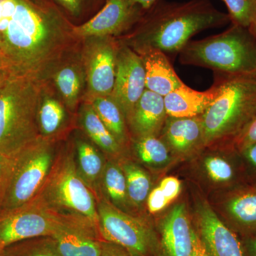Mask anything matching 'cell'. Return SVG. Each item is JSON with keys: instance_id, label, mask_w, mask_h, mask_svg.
<instances>
[{"instance_id": "obj_27", "label": "cell", "mask_w": 256, "mask_h": 256, "mask_svg": "<svg viewBox=\"0 0 256 256\" xmlns=\"http://www.w3.org/2000/svg\"><path fill=\"white\" fill-rule=\"evenodd\" d=\"M4 256H62L52 236L25 239L4 248Z\"/></svg>"}, {"instance_id": "obj_25", "label": "cell", "mask_w": 256, "mask_h": 256, "mask_svg": "<svg viewBox=\"0 0 256 256\" xmlns=\"http://www.w3.org/2000/svg\"><path fill=\"white\" fill-rule=\"evenodd\" d=\"M127 184L128 197L132 206L139 208L148 198L151 188L149 175L140 166L130 160L118 162Z\"/></svg>"}, {"instance_id": "obj_1", "label": "cell", "mask_w": 256, "mask_h": 256, "mask_svg": "<svg viewBox=\"0 0 256 256\" xmlns=\"http://www.w3.org/2000/svg\"><path fill=\"white\" fill-rule=\"evenodd\" d=\"M68 35L54 12L32 0H0V58L11 75L38 78L62 53Z\"/></svg>"}, {"instance_id": "obj_42", "label": "cell", "mask_w": 256, "mask_h": 256, "mask_svg": "<svg viewBox=\"0 0 256 256\" xmlns=\"http://www.w3.org/2000/svg\"><path fill=\"white\" fill-rule=\"evenodd\" d=\"M10 75L11 74L6 70H2L0 72V89L4 85L5 82L9 78Z\"/></svg>"}, {"instance_id": "obj_31", "label": "cell", "mask_w": 256, "mask_h": 256, "mask_svg": "<svg viewBox=\"0 0 256 256\" xmlns=\"http://www.w3.org/2000/svg\"><path fill=\"white\" fill-rule=\"evenodd\" d=\"M204 166L207 174L216 182L234 183L238 178L235 164L222 156H207L204 161Z\"/></svg>"}, {"instance_id": "obj_46", "label": "cell", "mask_w": 256, "mask_h": 256, "mask_svg": "<svg viewBox=\"0 0 256 256\" xmlns=\"http://www.w3.org/2000/svg\"><path fill=\"white\" fill-rule=\"evenodd\" d=\"M32 2H34V3H36V4H38V0H32Z\"/></svg>"}, {"instance_id": "obj_8", "label": "cell", "mask_w": 256, "mask_h": 256, "mask_svg": "<svg viewBox=\"0 0 256 256\" xmlns=\"http://www.w3.org/2000/svg\"><path fill=\"white\" fill-rule=\"evenodd\" d=\"M99 232L108 242L124 248L134 256H149L156 237L144 220L116 208L105 198L97 200Z\"/></svg>"}, {"instance_id": "obj_15", "label": "cell", "mask_w": 256, "mask_h": 256, "mask_svg": "<svg viewBox=\"0 0 256 256\" xmlns=\"http://www.w3.org/2000/svg\"><path fill=\"white\" fill-rule=\"evenodd\" d=\"M168 117L164 97L146 89L127 122L136 139L148 136L158 137Z\"/></svg>"}, {"instance_id": "obj_24", "label": "cell", "mask_w": 256, "mask_h": 256, "mask_svg": "<svg viewBox=\"0 0 256 256\" xmlns=\"http://www.w3.org/2000/svg\"><path fill=\"white\" fill-rule=\"evenodd\" d=\"M90 104L99 118L121 146L127 143L128 131L126 118L110 96L90 98Z\"/></svg>"}, {"instance_id": "obj_6", "label": "cell", "mask_w": 256, "mask_h": 256, "mask_svg": "<svg viewBox=\"0 0 256 256\" xmlns=\"http://www.w3.org/2000/svg\"><path fill=\"white\" fill-rule=\"evenodd\" d=\"M34 198L60 214L84 216L98 226L97 200L79 174L75 154L60 152Z\"/></svg>"}, {"instance_id": "obj_14", "label": "cell", "mask_w": 256, "mask_h": 256, "mask_svg": "<svg viewBox=\"0 0 256 256\" xmlns=\"http://www.w3.org/2000/svg\"><path fill=\"white\" fill-rule=\"evenodd\" d=\"M200 236L212 256H246L244 245L232 228L217 216L206 202L198 210Z\"/></svg>"}, {"instance_id": "obj_9", "label": "cell", "mask_w": 256, "mask_h": 256, "mask_svg": "<svg viewBox=\"0 0 256 256\" xmlns=\"http://www.w3.org/2000/svg\"><path fill=\"white\" fill-rule=\"evenodd\" d=\"M62 214L36 198L14 210L0 212V244L5 248L25 239L52 236Z\"/></svg>"}, {"instance_id": "obj_40", "label": "cell", "mask_w": 256, "mask_h": 256, "mask_svg": "<svg viewBox=\"0 0 256 256\" xmlns=\"http://www.w3.org/2000/svg\"><path fill=\"white\" fill-rule=\"evenodd\" d=\"M244 248L246 256H256V235L247 237L246 242Z\"/></svg>"}, {"instance_id": "obj_12", "label": "cell", "mask_w": 256, "mask_h": 256, "mask_svg": "<svg viewBox=\"0 0 256 256\" xmlns=\"http://www.w3.org/2000/svg\"><path fill=\"white\" fill-rule=\"evenodd\" d=\"M146 89V72L140 56L120 42L116 80L110 96L126 121Z\"/></svg>"}, {"instance_id": "obj_39", "label": "cell", "mask_w": 256, "mask_h": 256, "mask_svg": "<svg viewBox=\"0 0 256 256\" xmlns=\"http://www.w3.org/2000/svg\"><path fill=\"white\" fill-rule=\"evenodd\" d=\"M57 2L74 16H78L82 12V0H56Z\"/></svg>"}, {"instance_id": "obj_41", "label": "cell", "mask_w": 256, "mask_h": 256, "mask_svg": "<svg viewBox=\"0 0 256 256\" xmlns=\"http://www.w3.org/2000/svg\"><path fill=\"white\" fill-rule=\"evenodd\" d=\"M128 1L133 4L138 5L146 11L150 9L158 0H128Z\"/></svg>"}, {"instance_id": "obj_28", "label": "cell", "mask_w": 256, "mask_h": 256, "mask_svg": "<svg viewBox=\"0 0 256 256\" xmlns=\"http://www.w3.org/2000/svg\"><path fill=\"white\" fill-rule=\"evenodd\" d=\"M54 80L66 104L74 110L78 104L82 86V79L78 68L67 65L56 72Z\"/></svg>"}, {"instance_id": "obj_44", "label": "cell", "mask_w": 256, "mask_h": 256, "mask_svg": "<svg viewBox=\"0 0 256 256\" xmlns=\"http://www.w3.org/2000/svg\"><path fill=\"white\" fill-rule=\"evenodd\" d=\"M2 70H6V69L5 68V66L4 63H3L2 60L1 58H0V72Z\"/></svg>"}, {"instance_id": "obj_17", "label": "cell", "mask_w": 256, "mask_h": 256, "mask_svg": "<svg viewBox=\"0 0 256 256\" xmlns=\"http://www.w3.org/2000/svg\"><path fill=\"white\" fill-rule=\"evenodd\" d=\"M218 94L215 84L205 92L194 90L184 84L164 97L169 117L193 118L204 114Z\"/></svg>"}, {"instance_id": "obj_7", "label": "cell", "mask_w": 256, "mask_h": 256, "mask_svg": "<svg viewBox=\"0 0 256 256\" xmlns=\"http://www.w3.org/2000/svg\"><path fill=\"white\" fill-rule=\"evenodd\" d=\"M56 156L52 140L42 136L18 152L0 212L14 210L32 201L48 178Z\"/></svg>"}, {"instance_id": "obj_36", "label": "cell", "mask_w": 256, "mask_h": 256, "mask_svg": "<svg viewBox=\"0 0 256 256\" xmlns=\"http://www.w3.org/2000/svg\"><path fill=\"white\" fill-rule=\"evenodd\" d=\"M190 256H212L196 230L192 232V248Z\"/></svg>"}, {"instance_id": "obj_16", "label": "cell", "mask_w": 256, "mask_h": 256, "mask_svg": "<svg viewBox=\"0 0 256 256\" xmlns=\"http://www.w3.org/2000/svg\"><path fill=\"white\" fill-rule=\"evenodd\" d=\"M192 232L185 205L173 207L162 224V244L166 256H190Z\"/></svg>"}, {"instance_id": "obj_47", "label": "cell", "mask_w": 256, "mask_h": 256, "mask_svg": "<svg viewBox=\"0 0 256 256\" xmlns=\"http://www.w3.org/2000/svg\"><path fill=\"white\" fill-rule=\"evenodd\" d=\"M0 210H1V208H0Z\"/></svg>"}, {"instance_id": "obj_45", "label": "cell", "mask_w": 256, "mask_h": 256, "mask_svg": "<svg viewBox=\"0 0 256 256\" xmlns=\"http://www.w3.org/2000/svg\"><path fill=\"white\" fill-rule=\"evenodd\" d=\"M4 247L0 244V256H4Z\"/></svg>"}, {"instance_id": "obj_21", "label": "cell", "mask_w": 256, "mask_h": 256, "mask_svg": "<svg viewBox=\"0 0 256 256\" xmlns=\"http://www.w3.org/2000/svg\"><path fill=\"white\" fill-rule=\"evenodd\" d=\"M75 159L79 174L95 195L100 198V180L106 160L104 154L92 143L84 139L76 140Z\"/></svg>"}, {"instance_id": "obj_11", "label": "cell", "mask_w": 256, "mask_h": 256, "mask_svg": "<svg viewBox=\"0 0 256 256\" xmlns=\"http://www.w3.org/2000/svg\"><path fill=\"white\" fill-rule=\"evenodd\" d=\"M62 256H100L102 242L98 226L84 216L63 214L52 236Z\"/></svg>"}, {"instance_id": "obj_19", "label": "cell", "mask_w": 256, "mask_h": 256, "mask_svg": "<svg viewBox=\"0 0 256 256\" xmlns=\"http://www.w3.org/2000/svg\"><path fill=\"white\" fill-rule=\"evenodd\" d=\"M139 55L146 72V89L164 97L183 85L164 52L149 50Z\"/></svg>"}, {"instance_id": "obj_20", "label": "cell", "mask_w": 256, "mask_h": 256, "mask_svg": "<svg viewBox=\"0 0 256 256\" xmlns=\"http://www.w3.org/2000/svg\"><path fill=\"white\" fill-rule=\"evenodd\" d=\"M224 208L240 233L247 237L256 235V184L236 188L227 197Z\"/></svg>"}, {"instance_id": "obj_18", "label": "cell", "mask_w": 256, "mask_h": 256, "mask_svg": "<svg viewBox=\"0 0 256 256\" xmlns=\"http://www.w3.org/2000/svg\"><path fill=\"white\" fill-rule=\"evenodd\" d=\"M161 139L175 152L184 154L205 146L202 116L193 118L168 116L163 128Z\"/></svg>"}, {"instance_id": "obj_38", "label": "cell", "mask_w": 256, "mask_h": 256, "mask_svg": "<svg viewBox=\"0 0 256 256\" xmlns=\"http://www.w3.org/2000/svg\"><path fill=\"white\" fill-rule=\"evenodd\" d=\"M242 159L245 160L249 169L252 170V174L256 178V143L248 146L245 150L240 152Z\"/></svg>"}, {"instance_id": "obj_5", "label": "cell", "mask_w": 256, "mask_h": 256, "mask_svg": "<svg viewBox=\"0 0 256 256\" xmlns=\"http://www.w3.org/2000/svg\"><path fill=\"white\" fill-rule=\"evenodd\" d=\"M180 62L220 75L256 78V42L248 28L232 24L220 34L188 42Z\"/></svg>"}, {"instance_id": "obj_3", "label": "cell", "mask_w": 256, "mask_h": 256, "mask_svg": "<svg viewBox=\"0 0 256 256\" xmlns=\"http://www.w3.org/2000/svg\"><path fill=\"white\" fill-rule=\"evenodd\" d=\"M41 100L38 78L10 75L0 89V152L14 156L41 137L37 119Z\"/></svg>"}, {"instance_id": "obj_32", "label": "cell", "mask_w": 256, "mask_h": 256, "mask_svg": "<svg viewBox=\"0 0 256 256\" xmlns=\"http://www.w3.org/2000/svg\"><path fill=\"white\" fill-rule=\"evenodd\" d=\"M15 156L0 152V208L14 169Z\"/></svg>"}, {"instance_id": "obj_29", "label": "cell", "mask_w": 256, "mask_h": 256, "mask_svg": "<svg viewBox=\"0 0 256 256\" xmlns=\"http://www.w3.org/2000/svg\"><path fill=\"white\" fill-rule=\"evenodd\" d=\"M134 150L144 164L159 166L170 162V150L161 138L148 136L134 140Z\"/></svg>"}, {"instance_id": "obj_4", "label": "cell", "mask_w": 256, "mask_h": 256, "mask_svg": "<svg viewBox=\"0 0 256 256\" xmlns=\"http://www.w3.org/2000/svg\"><path fill=\"white\" fill-rule=\"evenodd\" d=\"M218 94L202 116L205 146L234 140L256 116V78L215 74Z\"/></svg>"}, {"instance_id": "obj_37", "label": "cell", "mask_w": 256, "mask_h": 256, "mask_svg": "<svg viewBox=\"0 0 256 256\" xmlns=\"http://www.w3.org/2000/svg\"><path fill=\"white\" fill-rule=\"evenodd\" d=\"M100 256H134L124 248L112 242H102V252Z\"/></svg>"}, {"instance_id": "obj_43", "label": "cell", "mask_w": 256, "mask_h": 256, "mask_svg": "<svg viewBox=\"0 0 256 256\" xmlns=\"http://www.w3.org/2000/svg\"><path fill=\"white\" fill-rule=\"evenodd\" d=\"M249 31L254 37L256 42V22L254 23V24L252 25L250 28H248Z\"/></svg>"}, {"instance_id": "obj_35", "label": "cell", "mask_w": 256, "mask_h": 256, "mask_svg": "<svg viewBox=\"0 0 256 256\" xmlns=\"http://www.w3.org/2000/svg\"><path fill=\"white\" fill-rule=\"evenodd\" d=\"M159 186L169 204L180 194L181 191V182L174 176L164 178Z\"/></svg>"}, {"instance_id": "obj_30", "label": "cell", "mask_w": 256, "mask_h": 256, "mask_svg": "<svg viewBox=\"0 0 256 256\" xmlns=\"http://www.w3.org/2000/svg\"><path fill=\"white\" fill-rule=\"evenodd\" d=\"M232 24L248 28L256 22V0H222Z\"/></svg>"}, {"instance_id": "obj_23", "label": "cell", "mask_w": 256, "mask_h": 256, "mask_svg": "<svg viewBox=\"0 0 256 256\" xmlns=\"http://www.w3.org/2000/svg\"><path fill=\"white\" fill-rule=\"evenodd\" d=\"M80 122L87 136L99 149L112 158L120 156L124 146L119 144L102 124L90 104L82 106L80 111Z\"/></svg>"}, {"instance_id": "obj_22", "label": "cell", "mask_w": 256, "mask_h": 256, "mask_svg": "<svg viewBox=\"0 0 256 256\" xmlns=\"http://www.w3.org/2000/svg\"><path fill=\"white\" fill-rule=\"evenodd\" d=\"M100 197L116 208L130 213L132 206L128 194L127 184L118 162L107 160L100 180Z\"/></svg>"}, {"instance_id": "obj_10", "label": "cell", "mask_w": 256, "mask_h": 256, "mask_svg": "<svg viewBox=\"0 0 256 256\" xmlns=\"http://www.w3.org/2000/svg\"><path fill=\"white\" fill-rule=\"evenodd\" d=\"M84 55L90 98L110 96L114 90L120 42L114 37H92Z\"/></svg>"}, {"instance_id": "obj_34", "label": "cell", "mask_w": 256, "mask_h": 256, "mask_svg": "<svg viewBox=\"0 0 256 256\" xmlns=\"http://www.w3.org/2000/svg\"><path fill=\"white\" fill-rule=\"evenodd\" d=\"M146 204H148V210L152 214L161 212L169 204L164 193L160 186L154 188L150 192L146 198Z\"/></svg>"}, {"instance_id": "obj_13", "label": "cell", "mask_w": 256, "mask_h": 256, "mask_svg": "<svg viewBox=\"0 0 256 256\" xmlns=\"http://www.w3.org/2000/svg\"><path fill=\"white\" fill-rule=\"evenodd\" d=\"M142 11L128 0H108L104 8L92 20L72 28L73 34L82 38L107 37L120 34L138 22Z\"/></svg>"}, {"instance_id": "obj_26", "label": "cell", "mask_w": 256, "mask_h": 256, "mask_svg": "<svg viewBox=\"0 0 256 256\" xmlns=\"http://www.w3.org/2000/svg\"><path fill=\"white\" fill-rule=\"evenodd\" d=\"M37 119L41 136L50 138L63 126L66 120L65 109L60 101L46 98L41 100Z\"/></svg>"}, {"instance_id": "obj_2", "label": "cell", "mask_w": 256, "mask_h": 256, "mask_svg": "<svg viewBox=\"0 0 256 256\" xmlns=\"http://www.w3.org/2000/svg\"><path fill=\"white\" fill-rule=\"evenodd\" d=\"M149 10L140 28L121 42L138 54L149 50L180 53L198 32L230 22L228 14L215 8L210 0L159 3Z\"/></svg>"}, {"instance_id": "obj_33", "label": "cell", "mask_w": 256, "mask_h": 256, "mask_svg": "<svg viewBox=\"0 0 256 256\" xmlns=\"http://www.w3.org/2000/svg\"><path fill=\"white\" fill-rule=\"evenodd\" d=\"M256 143V116L234 140L232 146L239 153Z\"/></svg>"}]
</instances>
